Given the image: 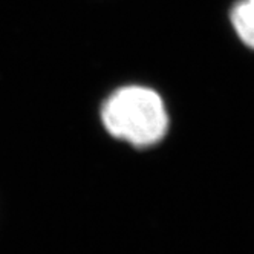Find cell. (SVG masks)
<instances>
[{"label":"cell","mask_w":254,"mask_h":254,"mask_svg":"<svg viewBox=\"0 0 254 254\" xmlns=\"http://www.w3.org/2000/svg\"><path fill=\"white\" fill-rule=\"evenodd\" d=\"M104 129L135 147H150L169 132V112L156 90L132 84L112 92L101 107Z\"/></svg>","instance_id":"6da1fadb"},{"label":"cell","mask_w":254,"mask_h":254,"mask_svg":"<svg viewBox=\"0 0 254 254\" xmlns=\"http://www.w3.org/2000/svg\"><path fill=\"white\" fill-rule=\"evenodd\" d=\"M231 25L238 37L254 49V0H241L231 9Z\"/></svg>","instance_id":"7a4b0ae2"}]
</instances>
